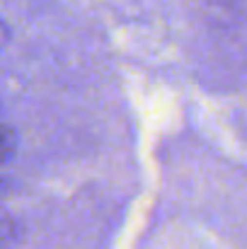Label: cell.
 <instances>
[{
	"instance_id": "1",
	"label": "cell",
	"mask_w": 247,
	"mask_h": 249,
	"mask_svg": "<svg viewBox=\"0 0 247 249\" xmlns=\"http://www.w3.org/2000/svg\"><path fill=\"white\" fill-rule=\"evenodd\" d=\"M12 150H15V136L5 126H0V162L7 160L12 155Z\"/></svg>"
}]
</instances>
